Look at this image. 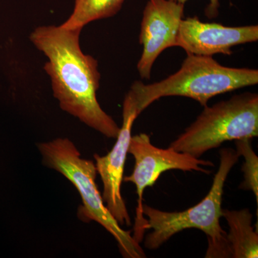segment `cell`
Here are the masks:
<instances>
[{
  "instance_id": "cell-7",
  "label": "cell",
  "mask_w": 258,
  "mask_h": 258,
  "mask_svg": "<svg viewBox=\"0 0 258 258\" xmlns=\"http://www.w3.org/2000/svg\"><path fill=\"white\" fill-rule=\"evenodd\" d=\"M140 115L137 98L132 90L125 95L123 103V123L113 149L101 157L94 154L97 172L101 176L103 191L102 198L105 205L120 226L132 225V220L121 195L122 182L132 126Z\"/></svg>"
},
{
  "instance_id": "cell-13",
  "label": "cell",
  "mask_w": 258,
  "mask_h": 258,
  "mask_svg": "<svg viewBox=\"0 0 258 258\" xmlns=\"http://www.w3.org/2000/svg\"><path fill=\"white\" fill-rule=\"evenodd\" d=\"M174 1L184 4L188 0H174ZM210 5H208L206 10L207 15H208L209 17L216 16L217 13H218L219 6H220L219 0H210Z\"/></svg>"
},
{
  "instance_id": "cell-1",
  "label": "cell",
  "mask_w": 258,
  "mask_h": 258,
  "mask_svg": "<svg viewBox=\"0 0 258 258\" xmlns=\"http://www.w3.org/2000/svg\"><path fill=\"white\" fill-rule=\"evenodd\" d=\"M82 29L37 27L30 41L47 58L44 69L50 76L53 96L61 109L108 138L116 139L120 127L97 100L101 74L98 61L80 46Z\"/></svg>"
},
{
  "instance_id": "cell-6",
  "label": "cell",
  "mask_w": 258,
  "mask_h": 258,
  "mask_svg": "<svg viewBox=\"0 0 258 258\" xmlns=\"http://www.w3.org/2000/svg\"><path fill=\"white\" fill-rule=\"evenodd\" d=\"M128 153L133 156L135 164L132 174L125 176L123 180L133 183L137 187L138 204L133 237L140 244L143 240L147 225V219L144 218L143 214V194L146 188L154 186L161 174L166 171H195L209 174L211 171L204 169L203 166H214V164L212 161L177 152L171 147L168 149L155 147L146 134L132 137Z\"/></svg>"
},
{
  "instance_id": "cell-9",
  "label": "cell",
  "mask_w": 258,
  "mask_h": 258,
  "mask_svg": "<svg viewBox=\"0 0 258 258\" xmlns=\"http://www.w3.org/2000/svg\"><path fill=\"white\" fill-rule=\"evenodd\" d=\"M258 40L257 25L226 27L207 23L198 18L182 19L176 38V47L191 55H232V47Z\"/></svg>"
},
{
  "instance_id": "cell-4",
  "label": "cell",
  "mask_w": 258,
  "mask_h": 258,
  "mask_svg": "<svg viewBox=\"0 0 258 258\" xmlns=\"http://www.w3.org/2000/svg\"><path fill=\"white\" fill-rule=\"evenodd\" d=\"M42 164L60 173L79 191L82 206L79 216L83 221L100 224L116 240L120 253L126 258H144L146 254L131 232L121 228L105 205L97 186V169L93 161L81 157L78 148L67 138L37 144Z\"/></svg>"
},
{
  "instance_id": "cell-10",
  "label": "cell",
  "mask_w": 258,
  "mask_h": 258,
  "mask_svg": "<svg viewBox=\"0 0 258 258\" xmlns=\"http://www.w3.org/2000/svg\"><path fill=\"white\" fill-rule=\"evenodd\" d=\"M222 217L229 226L227 240L230 257L257 258L258 233L252 225V215L248 209H222Z\"/></svg>"
},
{
  "instance_id": "cell-8",
  "label": "cell",
  "mask_w": 258,
  "mask_h": 258,
  "mask_svg": "<svg viewBox=\"0 0 258 258\" xmlns=\"http://www.w3.org/2000/svg\"><path fill=\"white\" fill-rule=\"evenodd\" d=\"M184 4L174 0H149L144 8L139 42L143 45L137 69L141 78L150 79L154 62L163 51L176 47Z\"/></svg>"
},
{
  "instance_id": "cell-5",
  "label": "cell",
  "mask_w": 258,
  "mask_h": 258,
  "mask_svg": "<svg viewBox=\"0 0 258 258\" xmlns=\"http://www.w3.org/2000/svg\"><path fill=\"white\" fill-rule=\"evenodd\" d=\"M258 136V95L244 93L212 106L171 142L177 152L200 158L224 142Z\"/></svg>"
},
{
  "instance_id": "cell-2",
  "label": "cell",
  "mask_w": 258,
  "mask_h": 258,
  "mask_svg": "<svg viewBox=\"0 0 258 258\" xmlns=\"http://www.w3.org/2000/svg\"><path fill=\"white\" fill-rule=\"evenodd\" d=\"M238 154L230 148L220 152V166L206 197L192 208L181 212H164L143 205L147 215L146 230H152L145 237L144 246L149 250L160 247L178 232L186 229L203 231L208 236L207 258L230 257L227 232L220 225L224 186L229 173L239 160Z\"/></svg>"
},
{
  "instance_id": "cell-12",
  "label": "cell",
  "mask_w": 258,
  "mask_h": 258,
  "mask_svg": "<svg viewBox=\"0 0 258 258\" xmlns=\"http://www.w3.org/2000/svg\"><path fill=\"white\" fill-rule=\"evenodd\" d=\"M236 152L239 157H243L242 166L244 180L239 188L250 190L258 202V157L251 144V139L235 140Z\"/></svg>"
},
{
  "instance_id": "cell-11",
  "label": "cell",
  "mask_w": 258,
  "mask_h": 258,
  "mask_svg": "<svg viewBox=\"0 0 258 258\" xmlns=\"http://www.w3.org/2000/svg\"><path fill=\"white\" fill-rule=\"evenodd\" d=\"M125 0H75L72 14L60 25L66 29H83L96 20L111 18L118 13Z\"/></svg>"
},
{
  "instance_id": "cell-3",
  "label": "cell",
  "mask_w": 258,
  "mask_h": 258,
  "mask_svg": "<svg viewBox=\"0 0 258 258\" xmlns=\"http://www.w3.org/2000/svg\"><path fill=\"white\" fill-rule=\"evenodd\" d=\"M257 83V70L226 67L212 56L187 54L175 74L152 84L135 81L130 89L137 98L141 114L163 97H187L205 106L214 96Z\"/></svg>"
}]
</instances>
